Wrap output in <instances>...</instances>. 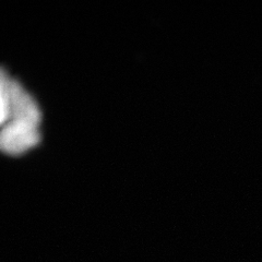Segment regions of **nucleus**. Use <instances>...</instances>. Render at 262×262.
I'll return each mask as SVG.
<instances>
[{"label": "nucleus", "mask_w": 262, "mask_h": 262, "mask_svg": "<svg viewBox=\"0 0 262 262\" xmlns=\"http://www.w3.org/2000/svg\"><path fill=\"white\" fill-rule=\"evenodd\" d=\"M0 145L5 153L9 155H20L35 147L40 141L38 127L20 124H4Z\"/></svg>", "instance_id": "nucleus-1"}]
</instances>
